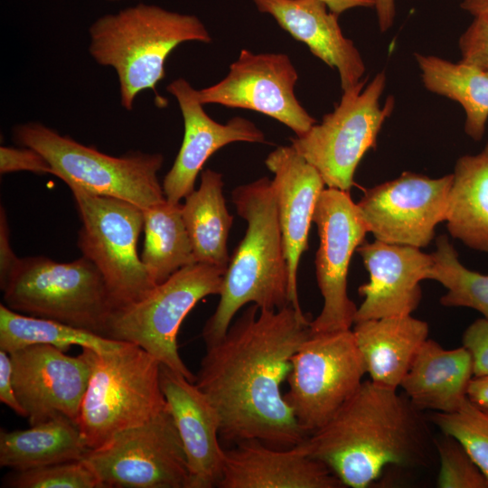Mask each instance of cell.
Wrapping results in <instances>:
<instances>
[{"instance_id": "obj_1", "label": "cell", "mask_w": 488, "mask_h": 488, "mask_svg": "<svg viewBox=\"0 0 488 488\" xmlns=\"http://www.w3.org/2000/svg\"><path fill=\"white\" fill-rule=\"evenodd\" d=\"M311 319L291 304H251L219 341L206 345L194 383L216 408L220 436L286 448L309 435L282 393L292 357L311 333Z\"/></svg>"}, {"instance_id": "obj_2", "label": "cell", "mask_w": 488, "mask_h": 488, "mask_svg": "<svg viewBox=\"0 0 488 488\" xmlns=\"http://www.w3.org/2000/svg\"><path fill=\"white\" fill-rule=\"evenodd\" d=\"M306 444L313 457L352 488L370 486L388 465L427 466L436 454L423 411L397 389L371 380Z\"/></svg>"}, {"instance_id": "obj_3", "label": "cell", "mask_w": 488, "mask_h": 488, "mask_svg": "<svg viewBox=\"0 0 488 488\" xmlns=\"http://www.w3.org/2000/svg\"><path fill=\"white\" fill-rule=\"evenodd\" d=\"M231 196L247 230L230 258L218 305L203 327L206 345L224 336L247 304L274 310L290 304L288 266L272 181L262 177L239 185Z\"/></svg>"}, {"instance_id": "obj_4", "label": "cell", "mask_w": 488, "mask_h": 488, "mask_svg": "<svg viewBox=\"0 0 488 488\" xmlns=\"http://www.w3.org/2000/svg\"><path fill=\"white\" fill-rule=\"evenodd\" d=\"M89 51L100 65L117 75L121 106L131 110L136 97L146 89L156 95L165 76L167 57L185 42L208 43L211 37L195 15L138 4L97 19L89 27Z\"/></svg>"}, {"instance_id": "obj_5", "label": "cell", "mask_w": 488, "mask_h": 488, "mask_svg": "<svg viewBox=\"0 0 488 488\" xmlns=\"http://www.w3.org/2000/svg\"><path fill=\"white\" fill-rule=\"evenodd\" d=\"M81 353L89 363L90 376L76 424L89 450L167 408L161 363L140 346L125 343L112 352L82 348Z\"/></svg>"}, {"instance_id": "obj_6", "label": "cell", "mask_w": 488, "mask_h": 488, "mask_svg": "<svg viewBox=\"0 0 488 488\" xmlns=\"http://www.w3.org/2000/svg\"><path fill=\"white\" fill-rule=\"evenodd\" d=\"M14 137L42 154L52 174L70 190L121 199L142 209L165 200L157 176L164 163L161 154L136 151L108 155L38 122L16 126Z\"/></svg>"}, {"instance_id": "obj_7", "label": "cell", "mask_w": 488, "mask_h": 488, "mask_svg": "<svg viewBox=\"0 0 488 488\" xmlns=\"http://www.w3.org/2000/svg\"><path fill=\"white\" fill-rule=\"evenodd\" d=\"M1 289L5 305L15 312L100 335L114 309L103 277L84 256L67 263L22 258Z\"/></svg>"}, {"instance_id": "obj_8", "label": "cell", "mask_w": 488, "mask_h": 488, "mask_svg": "<svg viewBox=\"0 0 488 488\" xmlns=\"http://www.w3.org/2000/svg\"><path fill=\"white\" fill-rule=\"evenodd\" d=\"M226 269L201 262L179 269L142 299L114 309L103 335L140 346L162 365L194 382L196 376L179 353V329L200 300L220 295Z\"/></svg>"}, {"instance_id": "obj_9", "label": "cell", "mask_w": 488, "mask_h": 488, "mask_svg": "<svg viewBox=\"0 0 488 488\" xmlns=\"http://www.w3.org/2000/svg\"><path fill=\"white\" fill-rule=\"evenodd\" d=\"M367 78L344 90L333 112L305 134L291 138V145L320 174L325 186L350 192L363 155L376 147L378 134L390 116L394 99L383 107L380 99L386 85L384 71L365 87Z\"/></svg>"}, {"instance_id": "obj_10", "label": "cell", "mask_w": 488, "mask_h": 488, "mask_svg": "<svg viewBox=\"0 0 488 488\" xmlns=\"http://www.w3.org/2000/svg\"><path fill=\"white\" fill-rule=\"evenodd\" d=\"M71 192L81 220L78 246L103 277L114 309L142 299L155 286L137 252L143 209L121 199Z\"/></svg>"}, {"instance_id": "obj_11", "label": "cell", "mask_w": 488, "mask_h": 488, "mask_svg": "<svg viewBox=\"0 0 488 488\" xmlns=\"http://www.w3.org/2000/svg\"><path fill=\"white\" fill-rule=\"evenodd\" d=\"M367 373L352 329L312 333L292 357L285 398L308 434L325 425Z\"/></svg>"}, {"instance_id": "obj_12", "label": "cell", "mask_w": 488, "mask_h": 488, "mask_svg": "<svg viewBox=\"0 0 488 488\" xmlns=\"http://www.w3.org/2000/svg\"><path fill=\"white\" fill-rule=\"evenodd\" d=\"M103 488H187L186 454L168 407L82 459Z\"/></svg>"}, {"instance_id": "obj_13", "label": "cell", "mask_w": 488, "mask_h": 488, "mask_svg": "<svg viewBox=\"0 0 488 488\" xmlns=\"http://www.w3.org/2000/svg\"><path fill=\"white\" fill-rule=\"evenodd\" d=\"M313 222L319 235L314 264L324 302L311 321V332L352 329L358 307L348 296V269L352 254L364 242L367 227L350 192L328 187L317 200Z\"/></svg>"}, {"instance_id": "obj_14", "label": "cell", "mask_w": 488, "mask_h": 488, "mask_svg": "<svg viewBox=\"0 0 488 488\" xmlns=\"http://www.w3.org/2000/svg\"><path fill=\"white\" fill-rule=\"evenodd\" d=\"M453 174L439 178L405 172L368 189L357 202L375 239L418 249L427 247L446 221Z\"/></svg>"}, {"instance_id": "obj_15", "label": "cell", "mask_w": 488, "mask_h": 488, "mask_svg": "<svg viewBox=\"0 0 488 488\" xmlns=\"http://www.w3.org/2000/svg\"><path fill=\"white\" fill-rule=\"evenodd\" d=\"M297 80V71L288 55L253 53L242 49L226 77L198 90V95L203 105L219 104L267 115L301 136L316 120L296 99Z\"/></svg>"}, {"instance_id": "obj_16", "label": "cell", "mask_w": 488, "mask_h": 488, "mask_svg": "<svg viewBox=\"0 0 488 488\" xmlns=\"http://www.w3.org/2000/svg\"><path fill=\"white\" fill-rule=\"evenodd\" d=\"M10 357L15 395L31 426L59 416L76 422L90 376L82 353L73 357L52 345L33 344Z\"/></svg>"}, {"instance_id": "obj_17", "label": "cell", "mask_w": 488, "mask_h": 488, "mask_svg": "<svg viewBox=\"0 0 488 488\" xmlns=\"http://www.w3.org/2000/svg\"><path fill=\"white\" fill-rule=\"evenodd\" d=\"M177 100L184 126L183 139L162 187L165 199L179 203L194 190L203 164L219 149L234 142L264 143V133L250 120L234 117L227 123L213 120L204 110L198 90L179 78L166 88Z\"/></svg>"}, {"instance_id": "obj_18", "label": "cell", "mask_w": 488, "mask_h": 488, "mask_svg": "<svg viewBox=\"0 0 488 488\" xmlns=\"http://www.w3.org/2000/svg\"><path fill=\"white\" fill-rule=\"evenodd\" d=\"M356 251L370 279L358 288L364 299L357 308L354 323L412 314L422 298L420 282L427 279L432 254L377 239L363 242Z\"/></svg>"}, {"instance_id": "obj_19", "label": "cell", "mask_w": 488, "mask_h": 488, "mask_svg": "<svg viewBox=\"0 0 488 488\" xmlns=\"http://www.w3.org/2000/svg\"><path fill=\"white\" fill-rule=\"evenodd\" d=\"M160 382L186 454L187 488L218 487L225 450L219 441L221 421L216 408L194 382L162 364Z\"/></svg>"}, {"instance_id": "obj_20", "label": "cell", "mask_w": 488, "mask_h": 488, "mask_svg": "<svg viewBox=\"0 0 488 488\" xmlns=\"http://www.w3.org/2000/svg\"><path fill=\"white\" fill-rule=\"evenodd\" d=\"M220 488H342L339 478L310 455L306 438L278 448L247 440L225 450Z\"/></svg>"}, {"instance_id": "obj_21", "label": "cell", "mask_w": 488, "mask_h": 488, "mask_svg": "<svg viewBox=\"0 0 488 488\" xmlns=\"http://www.w3.org/2000/svg\"><path fill=\"white\" fill-rule=\"evenodd\" d=\"M274 174L278 218L288 266L289 303L301 311L297 268L308 248V237L317 200L324 189L318 171L292 145L278 146L265 160Z\"/></svg>"}, {"instance_id": "obj_22", "label": "cell", "mask_w": 488, "mask_h": 488, "mask_svg": "<svg viewBox=\"0 0 488 488\" xmlns=\"http://www.w3.org/2000/svg\"><path fill=\"white\" fill-rule=\"evenodd\" d=\"M252 1L259 12L270 14L314 56L336 69L343 91L362 80L365 64L361 55L353 42L343 35L338 15L323 0Z\"/></svg>"}, {"instance_id": "obj_23", "label": "cell", "mask_w": 488, "mask_h": 488, "mask_svg": "<svg viewBox=\"0 0 488 488\" xmlns=\"http://www.w3.org/2000/svg\"><path fill=\"white\" fill-rule=\"evenodd\" d=\"M473 377V360L465 347L446 350L427 338L399 387L418 409L451 413L467 399Z\"/></svg>"}, {"instance_id": "obj_24", "label": "cell", "mask_w": 488, "mask_h": 488, "mask_svg": "<svg viewBox=\"0 0 488 488\" xmlns=\"http://www.w3.org/2000/svg\"><path fill=\"white\" fill-rule=\"evenodd\" d=\"M352 330L371 380L397 389L429 331L411 314L357 322Z\"/></svg>"}, {"instance_id": "obj_25", "label": "cell", "mask_w": 488, "mask_h": 488, "mask_svg": "<svg viewBox=\"0 0 488 488\" xmlns=\"http://www.w3.org/2000/svg\"><path fill=\"white\" fill-rule=\"evenodd\" d=\"M446 216L449 234L468 248L488 254V143L455 164Z\"/></svg>"}, {"instance_id": "obj_26", "label": "cell", "mask_w": 488, "mask_h": 488, "mask_svg": "<svg viewBox=\"0 0 488 488\" xmlns=\"http://www.w3.org/2000/svg\"><path fill=\"white\" fill-rule=\"evenodd\" d=\"M89 451L76 422L62 416L0 432V465L13 471L82 460Z\"/></svg>"}, {"instance_id": "obj_27", "label": "cell", "mask_w": 488, "mask_h": 488, "mask_svg": "<svg viewBox=\"0 0 488 488\" xmlns=\"http://www.w3.org/2000/svg\"><path fill=\"white\" fill-rule=\"evenodd\" d=\"M222 174L211 169L201 173V183L184 199L183 218L196 262L228 267L227 241L233 217L223 195Z\"/></svg>"}, {"instance_id": "obj_28", "label": "cell", "mask_w": 488, "mask_h": 488, "mask_svg": "<svg viewBox=\"0 0 488 488\" xmlns=\"http://www.w3.org/2000/svg\"><path fill=\"white\" fill-rule=\"evenodd\" d=\"M426 89L461 105L465 131L474 141L483 137L488 121V73L463 61L415 53Z\"/></svg>"}, {"instance_id": "obj_29", "label": "cell", "mask_w": 488, "mask_h": 488, "mask_svg": "<svg viewBox=\"0 0 488 488\" xmlns=\"http://www.w3.org/2000/svg\"><path fill=\"white\" fill-rule=\"evenodd\" d=\"M182 207L165 199L143 209L145 241L140 258L155 286L196 262Z\"/></svg>"}, {"instance_id": "obj_30", "label": "cell", "mask_w": 488, "mask_h": 488, "mask_svg": "<svg viewBox=\"0 0 488 488\" xmlns=\"http://www.w3.org/2000/svg\"><path fill=\"white\" fill-rule=\"evenodd\" d=\"M126 342L52 319L15 312L0 305V350L9 353L33 344H48L66 351L72 345L108 352Z\"/></svg>"}, {"instance_id": "obj_31", "label": "cell", "mask_w": 488, "mask_h": 488, "mask_svg": "<svg viewBox=\"0 0 488 488\" xmlns=\"http://www.w3.org/2000/svg\"><path fill=\"white\" fill-rule=\"evenodd\" d=\"M433 265L427 279L446 287L441 305L448 307H468L488 319V274L465 267L446 236L437 237L436 250L431 253Z\"/></svg>"}, {"instance_id": "obj_32", "label": "cell", "mask_w": 488, "mask_h": 488, "mask_svg": "<svg viewBox=\"0 0 488 488\" xmlns=\"http://www.w3.org/2000/svg\"><path fill=\"white\" fill-rule=\"evenodd\" d=\"M429 421L465 448L488 479V414L466 399L451 413L433 412Z\"/></svg>"}, {"instance_id": "obj_33", "label": "cell", "mask_w": 488, "mask_h": 488, "mask_svg": "<svg viewBox=\"0 0 488 488\" xmlns=\"http://www.w3.org/2000/svg\"><path fill=\"white\" fill-rule=\"evenodd\" d=\"M3 486L11 488H103L83 460L53 464L7 474Z\"/></svg>"}, {"instance_id": "obj_34", "label": "cell", "mask_w": 488, "mask_h": 488, "mask_svg": "<svg viewBox=\"0 0 488 488\" xmlns=\"http://www.w3.org/2000/svg\"><path fill=\"white\" fill-rule=\"evenodd\" d=\"M439 457L436 485L440 488H488V479L462 444L452 436L435 438Z\"/></svg>"}, {"instance_id": "obj_35", "label": "cell", "mask_w": 488, "mask_h": 488, "mask_svg": "<svg viewBox=\"0 0 488 488\" xmlns=\"http://www.w3.org/2000/svg\"><path fill=\"white\" fill-rule=\"evenodd\" d=\"M461 61L488 73V17H474L459 39Z\"/></svg>"}, {"instance_id": "obj_36", "label": "cell", "mask_w": 488, "mask_h": 488, "mask_svg": "<svg viewBox=\"0 0 488 488\" xmlns=\"http://www.w3.org/2000/svg\"><path fill=\"white\" fill-rule=\"evenodd\" d=\"M28 171L35 174H52V167L45 157L33 148L1 146L0 173L8 174Z\"/></svg>"}, {"instance_id": "obj_37", "label": "cell", "mask_w": 488, "mask_h": 488, "mask_svg": "<svg viewBox=\"0 0 488 488\" xmlns=\"http://www.w3.org/2000/svg\"><path fill=\"white\" fill-rule=\"evenodd\" d=\"M462 343L471 353L474 377L488 376V319L472 323L465 329Z\"/></svg>"}, {"instance_id": "obj_38", "label": "cell", "mask_w": 488, "mask_h": 488, "mask_svg": "<svg viewBox=\"0 0 488 488\" xmlns=\"http://www.w3.org/2000/svg\"><path fill=\"white\" fill-rule=\"evenodd\" d=\"M0 401L17 415L25 418L24 409L17 399L13 385L10 353L4 350H0Z\"/></svg>"}, {"instance_id": "obj_39", "label": "cell", "mask_w": 488, "mask_h": 488, "mask_svg": "<svg viewBox=\"0 0 488 488\" xmlns=\"http://www.w3.org/2000/svg\"><path fill=\"white\" fill-rule=\"evenodd\" d=\"M19 258L12 249L10 230L7 224L5 209L1 207L0 212V286L4 285Z\"/></svg>"}, {"instance_id": "obj_40", "label": "cell", "mask_w": 488, "mask_h": 488, "mask_svg": "<svg viewBox=\"0 0 488 488\" xmlns=\"http://www.w3.org/2000/svg\"><path fill=\"white\" fill-rule=\"evenodd\" d=\"M466 395L469 401L488 414V376L473 377Z\"/></svg>"}, {"instance_id": "obj_41", "label": "cell", "mask_w": 488, "mask_h": 488, "mask_svg": "<svg viewBox=\"0 0 488 488\" xmlns=\"http://www.w3.org/2000/svg\"><path fill=\"white\" fill-rule=\"evenodd\" d=\"M380 29L382 33L389 29L395 18L394 0H374Z\"/></svg>"}, {"instance_id": "obj_42", "label": "cell", "mask_w": 488, "mask_h": 488, "mask_svg": "<svg viewBox=\"0 0 488 488\" xmlns=\"http://www.w3.org/2000/svg\"><path fill=\"white\" fill-rule=\"evenodd\" d=\"M337 15L355 7H373L374 0H323Z\"/></svg>"}, {"instance_id": "obj_43", "label": "cell", "mask_w": 488, "mask_h": 488, "mask_svg": "<svg viewBox=\"0 0 488 488\" xmlns=\"http://www.w3.org/2000/svg\"><path fill=\"white\" fill-rule=\"evenodd\" d=\"M460 5L474 17H488V0H463Z\"/></svg>"}, {"instance_id": "obj_44", "label": "cell", "mask_w": 488, "mask_h": 488, "mask_svg": "<svg viewBox=\"0 0 488 488\" xmlns=\"http://www.w3.org/2000/svg\"><path fill=\"white\" fill-rule=\"evenodd\" d=\"M108 1H117V0H108Z\"/></svg>"}]
</instances>
